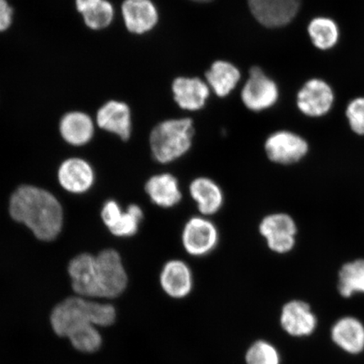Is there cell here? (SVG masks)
Wrapping results in <instances>:
<instances>
[{
  "label": "cell",
  "mask_w": 364,
  "mask_h": 364,
  "mask_svg": "<svg viewBox=\"0 0 364 364\" xmlns=\"http://www.w3.org/2000/svg\"><path fill=\"white\" fill-rule=\"evenodd\" d=\"M116 320L111 304L89 301L83 297L68 298L53 309L51 325L55 333L70 340L74 348L94 353L101 348L102 339L95 326H108Z\"/></svg>",
  "instance_id": "1"
},
{
  "label": "cell",
  "mask_w": 364,
  "mask_h": 364,
  "mask_svg": "<svg viewBox=\"0 0 364 364\" xmlns=\"http://www.w3.org/2000/svg\"><path fill=\"white\" fill-rule=\"evenodd\" d=\"M9 212L14 220L24 225L39 240L51 241L61 233V203L47 190L31 185L21 186L11 196Z\"/></svg>",
  "instance_id": "2"
},
{
  "label": "cell",
  "mask_w": 364,
  "mask_h": 364,
  "mask_svg": "<svg viewBox=\"0 0 364 364\" xmlns=\"http://www.w3.org/2000/svg\"><path fill=\"white\" fill-rule=\"evenodd\" d=\"M129 284L120 254L114 249L102 250L91 262L86 279L85 296L113 299L124 292Z\"/></svg>",
  "instance_id": "3"
},
{
  "label": "cell",
  "mask_w": 364,
  "mask_h": 364,
  "mask_svg": "<svg viewBox=\"0 0 364 364\" xmlns=\"http://www.w3.org/2000/svg\"><path fill=\"white\" fill-rule=\"evenodd\" d=\"M193 135V124L189 118L161 122L149 136L154 161L166 165L184 156L192 147Z\"/></svg>",
  "instance_id": "4"
},
{
  "label": "cell",
  "mask_w": 364,
  "mask_h": 364,
  "mask_svg": "<svg viewBox=\"0 0 364 364\" xmlns=\"http://www.w3.org/2000/svg\"><path fill=\"white\" fill-rule=\"evenodd\" d=\"M220 242L218 227L208 217L193 216L183 226L181 245L193 257H204L215 250Z\"/></svg>",
  "instance_id": "5"
},
{
  "label": "cell",
  "mask_w": 364,
  "mask_h": 364,
  "mask_svg": "<svg viewBox=\"0 0 364 364\" xmlns=\"http://www.w3.org/2000/svg\"><path fill=\"white\" fill-rule=\"evenodd\" d=\"M258 230L265 240L267 248L276 254L292 252L297 242V224L294 218L286 213H273L264 217Z\"/></svg>",
  "instance_id": "6"
},
{
  "label": "cell",
  "mask_w": 364,
  "mask_h": 364,
  "mask_svg": "<svg viewBox=\"0 0 364 364\" xmlns=\"http://www.w3.org/2000/svg\"><path fill=\"white\" fill-rule=\"evenodd\" d=\"M265 152L269 161L282 166H291L306 156L307 141L289 131H279L268 136Z\"/></svg>",
  "instance_id": "7"
},
{
  "label": "cell",
  "mask_w": 364,
  "mask_h": 364,
  "mask_svg": "<svg viewBox=\"0 0 364 364\" xmlns=\"http://www.w3.org/2000/svg\"><path fill=\"white\" fill-rule=\"evenodd\" d=\"M245 107L255 112L262 111L274 105L279 98L277 85L259 67L250 71V78L241 93Z\"/></svg>",
  "instance_id": "8"
},
{
  "label": "cell",
  "mask_w": 364,
  "mask_h": 364,
  "mask_svg": "<svg viewBox=\"0 0 364 364\" xmlns=\"http://www.w3.org/2000/svg\"><path fill=\"white\" fill-rule=\"evenodd\" d=\"M252 15L262 25L279 27L292 21L301 0H248Z\"/></svg>",
  "instance_id": "9"
},
{
  "label": "cell",
  "mask_w": 364,
  "mask_h": 364,
  "mask_svg": "<svg viewBox=\"0 0 364 364\" xmlns=\"http://www.w3.org/2000/svg\"><path fill=\"white\" fill-rule=\"evenodd\" d=\"M159 279L164 292L173 299L188 297L193 289L192 268L181 259H171L164 264Z\"/></svg>",
  "instance_id": "10"
},
{
  "label": "cell",
  "mask_w": 364,
  "mask_h": 364,
  "mask_svg": "<svg viewBox=\"0 0 364 364\" xmlns=\"http://www.w3.org/2000/svg\"><path fill=\"white\" fill-rule=\"evenodd\" d=\"M334 102L331 86L321 80H311L298 94L299 110L309 117H321L331 110Z\"/></svg>",
  "instance_id": "11"
},
{
  "label": "cell",
  "mask_w": 364,
  "mask_h": 364,
  "mask_svg": "<svg viewBox=\"0 0 364 364\" xmlns=\"http://www.w3.org/2000/svg\"><path fill=\"white\" fill-rule=\"evenodd\" d=\"M188 191L200 215H215L224 206L225 194L221 186L209 177H196L190 182Z\"/></svg>",
  "instance_id": "12"
},
{
  "label": "cell",
  "mask_w": 364,
  "mask_h": 364,
  "mask_svg": "<svg viewBox=\"0 0 364 364\" xmlns=\"http://www.w3.org/2000/svg\"><path fill=\"white\" fill-rule=\"evenodd\" d=\"M59 184L67 192L82 194L93 186L95 173L87 161L80 158H70L61 164L58 171Z\"/></svg>",
  "instance_id": "13"
},
{
  "label": "cell",
  "mask_w": 364,
  "mask_h": 364,
  "mask_svg": "<svg viewBox=\"0 0 364 364\" xmlns=\"http://www.w3.org/2000/svg\"><path fill=\"white\" fill-rule=\"evenodd\" d=\"M281 326L293 336H309L316 330L317 318L311 306L302 300H291L282 309Z\"/></svg>",
  "instance_id": "14"
},
{
  "label": "cell",
  "mask_w": 364,
  "mask_h": 364,
  "mask_svg": "<svg viewBox=\"0 0 364 364\" xmlns=\"http://www.w3.org/2000/svg\"><path fill=\"white\" fill-rule=\"evenodd\" d=\"M144 190L150 201L161 208H175L183 198L178 179L169 172L149 177Z\"/></svg>",
  "instance_id": "15"
},
{
  "label": "cell",
  "mask_w": 364,
  "mask_h": 364,
  "mask_svg": "<svg viewBox=\"0 0 364 364\" xmlns=\"http://www.w3.org/2000/svg\"><path fill=\"white\" fill-rule=\"evenodd\" d=\"M97 124L100 129L115 134L122 140H129L132 131L130 108L124 102H107L97 112Z\"/></svg>",
  "instance_id": "16"
},
{
  "label": "cell",
  "mask_w": 364,
  "mask_h": 364,
  "mask_svg": "<svg viewBox=\"0 0 364 364\" xmlns=\"http://www.w3.org/2000/svg\"><path fill=\"white\" fill-rule=\"evenodd\" d=\"M122 13L127 29L134 34L148 33L158 21V12L151 0H125Z\"/></svg>",
  "instance_id": "17"
},
{
  "label": "cell",
  "mask_w": 364,
  "mask_h": 364,
  "mask_svg": "<svg viewBox=\"0 0 364 364\" xmlns=\"http://www.w3.org/2000/svg\"><path fill=\"white\" fill-rule=\"evenodd\" d=\"M59 131L63 140L73 146H83L92 139L95 134L94 122L87 114L71 112L62 117Z\"/></svg>",
  "instance_id": "18"
},
{
  "label": "cell",
  "mask_w": 364,
  "mask_h": 364,
  "mask_svg": "<svg viewBox=\"0 0 364 364\" xmlns=\"http://www.w3.org/2000/svg\"><path fill=\"white\" fill-rule=\"evenodd\" d=\"M172 90L177 104L189 111L201 109L209 95L208 85L198 78L180 77L173 82Z\"/></svg>",
  "instance_id": "19"
},
{
  "label": "cell",
  "mask_w": 364,
  "mask_h": 364,
  "mask_svg": "<svg viewBox=\"0 0 364 364\" xmlns=\"http://www.w3.org/2000/svg\"><path fill=\"white\" fill-rule=\"evenodd\" d=\"M331 338L338 347L349 353L358 354L364 349V326L356 318H340L332 327Z\"/></svg>",
  "instance_id": "20"
},
{
  "label": "cell",
  "mask_w": 364,
  "mask_h": 364,
  "mask_svg": "<svg viewBox=\"0 0 364 364\" xmlns=\"http://www.w3.org/2000/svg\"><path fill=\"white\" fill-rule=\"evenodd\" d=\"M208 84L218 97H225L235 87L240 78L238 68L225 61H217L206 73Z\"/></svg>",
  "instance_id": "21"
},
{
  "label": "cell",
  "mask_w": 364,
  "mask_h": 364,
  "mask_svg": "<svg viewBox=\"0 0 364 364\" xmlns=\"http://www.w3.org/2000/svg\"><path fill=\"white\" fill-rule=\"evenodd\" d=\"M338 289L344 298L355 294H364V259H356L343 264L338 272Z\"/></svg>",
  "instance_id": "22"
},
{
  "label": "cell",
  "mask_w": 364,
  "mask_h": 364,
  "mask_svg": "<svg viewBox=\"0 0 364 364\" xmlns=\"http://www.w3.org/2000/svg\"><path fill=\"white\" fill-rule=\"evenodd\" d=\"M308 31L312 43L318 49H330L338 43V26L333 20L329 19V18H316L309 23Z\"/></svg>",
  "instance_id": "23"
},
{
  "label": "cell",
  "mask_w": 364,
  "mask_h": 364,
  "mask_svg": "<svg viewBox=\"0 0 364 364\" xmlns=\"http://www.w3.org/2000/svg\"><path fill=\"white\" fill-rule=\"evenodd\" d=\"M143 218V209L139 205L131 204L127 207V211L122 212L117 224L109 231L117 237H131L139 231Z\"/></svg>",
  "instance_id": "24"
},
{
  "label": "cell",
  "mask_w": 364,
  "mask_h": 364,
  "mask_svg": "<svg viewBox=\"0 0 364 364\" xmlns=\"http://www.w3.org/2000/svg\"><path fill=\"white\" fill-rule=\"evenodd\" d=\"M86 26L94 31L107 28L111 25L114 18V8L108 0H102L88 12L82 15Z\"/></svg>",
  "instance_id": "25"
},
{
  "label": "cell",
  "mask_w": 364,
  "mask_h": 364,
  "mask_svg": "<svg viewBox=\"0 0 364 364\" xmlns=\"http://www.w3.org/2000/svg\"><path fill=\"white\" fill-rule=\"evenodd\" d=\"M245 361L247 364H280V357L272 344L258 341L249 348Z\"/></svg>",
  "instance_id": "26"
},
{
  "label": "cell",
  "mask_w": 364,
  "mask_h": 364,
  "mask_svg": "<svg viewBox=\"0 0 364 364\" xmlns=\"http://www.w3.org/2000/svg\"><path fill=\"white\" fill-rule=\"evenodd\" d=\"M346 113L354 133L364 135V98H357L350 102Z\"/></svg>",
  "instance_id": "27"
},
{
  "label": "cell",
  "mask_w": 364,
  "mask_h": 364,
  "mask_svg": "<svg viewBox=\"0 0 364 364\" xmlns=\"http://www.w3.org/2000/svg\"><path fill=\"white\" fill-rule=\"evenodd\" d=\"M122 212L124 211L122 210L119 204L113 200H109L103 205L101 213L102 220L108 230H111L117 224Z\"/></svg>",
  "instance_id": "28"
},
{
  "label": "cell",
  "mask_w": 364,
  "mask_h": 364,
  "mask_svg": "<svg viewBox=\"0 0 364 364\" xmlns=\"http://www.w3.org/2000/svg\"><path fill=\"white\" fill-rule=\"evenodd\" d=\"M13 21V10L6 0H0V33L10 28Z\"/></svg>",
  "instance_id": "29"
},
{
  "label": "cell",
  "mask_w": 364,
  "mask_h": 364,
  "mask_svg": "<svg viewBox=\"0 0 364 364\" xmlns=\"http://www.w3.org/2000/svg\"><path fill=\"white\" fill-rule=\"evenodd\" d=\"M102 1V0H75V6L77 11H78L81 15H84L85 13L97 6Z\"/></svg>",
  "instance_id": "30"
},
{
  "label": "cell",
  "mask_w": 364,
  "mask_h": 364,
  "mask_svg": "<svg viewBox=\"0 0 364 364\" xmlns=\"http://www.w3.org/2000/svg\"><path fill=\"white\" fill-rule=\"evenodd\" d=\"M193 1L206 3V2L212 1V0H193Z\"/></svg>",
  "instance_id": "31"
}]
</instances>
